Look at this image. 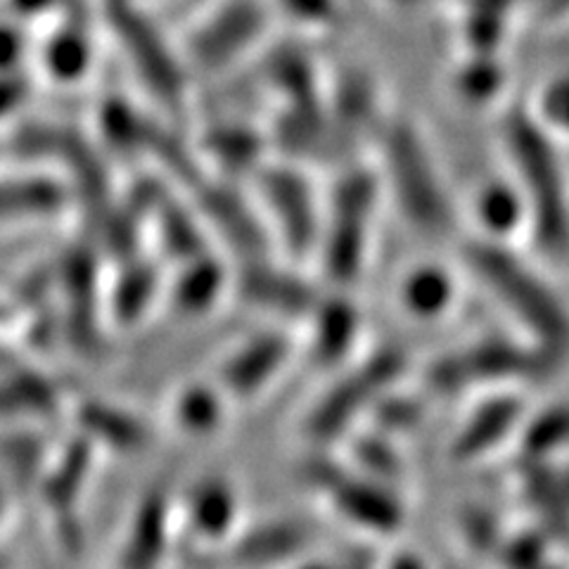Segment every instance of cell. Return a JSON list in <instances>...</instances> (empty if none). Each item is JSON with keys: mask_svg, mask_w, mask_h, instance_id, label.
<instances>
[{"mask_svg": "<svg viewBox=\"0 0 569 569\" xmlns=\"http://www.w3.org/2000/svg\"><path fill=\"white\" fill-rule=\"evenodd\" d=\"M462 259L527 342L553 356L556 361L567 359L569 307L537 266L515 252L512 244L479 238L466 244Z\"/></svg>", "mask_w": 569, "mask_h": 569, "instance_id": "obj_1", "label": "cell"}, {"mask_svg": "<svg viewBox=\"0 0 569 569\" xmlns=\"http://www.w3.org/2000/svg\"><path fill=\"white\" fill-rule=\"evenodd\" d=\"M503 150L510 176L522 188L531 211V240L548 259L569 257V181L550 136L529 110L512 112L503 123Z\"/></svg>", "mask_w": 569, "mask_h": 569, "instance_id": "obj_2", "label": "cell"}, {"mask_svg": "<svg viewBox=\"0 0 569 569\" xmlns=\"http://www.w3.org/2000/svg\"><path fill=\"white\" fill-rule=\"evenodd\" d=\"M382 198L378 167H351L332 183L316 259L332 288L349 290L363 278Z\"/></svg>", "mask_w": 569, "mask_h": 569, "instance_id": "obj_3", "label": "cell"}, {"mask_svg": "<svg viewBox=\"0 0 569 569\" xmlns=\"http://www.w3.org/2000/svg\"><path fill=\"white\" fill-rule=\"evenodd\" d=\"M385 198L395 202L403 221L430 238L453 228V202L443 186L432 148L408 121L382 131V159L378 164Z\"/></svg>", "mask_w": 569, "mask_h": 569, "instance_id": "obj_4", "label": "cell"}, {"mask_svg": "<svg viewBox=\"0 0 569 569\" xmlns=\"http://www.w3.org/2000/svg\"><path fill=\"white\" fill-rule=\"evenodd\" d=\"M408 370L406 353L397 347H382L361 353L337 370L335 382L309 408L305 435L313 447L323 449L345 441L368 420L376 406L397 389Z\"/></svg>", "mask_w": 569, "mask_h": 569, "instance_id": "obj_5", "label": "cell"}, {"mask_svg": "<svg viewBox=\"0 0 569 569\" xmlns=\"http://www.w3.org/2000/svg\"><path fill=\"white\" fill-rule=\"evenodd\" d=\"M560 361L539 347L522 340H477L449 351L427 370V385L437 395H453L468 389L520 387L546 378Z\"/></svg>", "mask_w": 569, "mask_h": 569, "instance_id": "obj_6", "label": "cell"}, {"mask_svg": "<svg viewBox=\"0 0 569 569\" xmlns=\"http://www.w3.org/2000/svg\"><path fill=\"white\" fill-rule=\"evenodd\" d=\"M263 211L292 263L318 259L323 233L326 198L311 178L295 167H276L261 173Z\"/></svg>", "mask_w": 569, "mask_h": 569, "instance_id": "obj_7", "label": "cell"}, {"mask_svg": "<svg viewBox=\"0 0 569 569\" xmlns=\"http://www.w3.org/2000/svg\"><path fill=\"white\" fill-rule=\"evenodd\" d=\"M332 512L363 539H387L406 522V501L399 487H391L353 470L349 462H330L328 477H313Z\"/></svg>", "mask_w": 569, "mask_h": 569, "instance_id": "obj_8", "label": "cell"}, {"mask_svg": "<svg viewBox=\"0 0 569 569\" xmlns=\"http://www.w3.org/2000/svg\"><path fill=\"white\" fill-rule=\"evenodd\" d=\"M529 411L531 408L520 387L491 389V395L472 403L468 416L458 425L447 449L449 460L470 466L491 458L518 439Z\"/></svg>", "mask_w": 569, "mask_h": 569, "instance_id": "obj_9", "label": "cell"}, {"mask_svg": "<svg viewBox=\"0 0 569 569\" xmlns=\"http://www.w3.org/2000/svg\"><path fill=\"white\" fill-rule=\"evenodd\" d=\"M309 320V359L316 368L337 372L359 359L366 328L363 313L345 290L320 297Z\"/></svg>", "mask_w": 569, "mask_h": 569, "instance_id": "obj_10", "label": "cell"}, {"mask_svg": "<svg viewBox=\"0 0 569 569\" xmlns=\"http://www.w3.org/2000/svg\"><path fill=\"white\" fill-rule=\"evenodd\" d=\"M470 219L477 238L496 244H515L531 236V211L522 188L512 176H496L470 198Z\"/></svg>", "mask_w": 569, "mask_h": 569, "instance_id": "obj_11", "label": "cell"}, {"mask_svg": "<svg viewBox=\"0 0 569 569\" xmlns=\"http://www.w3.org/2000/svg\"><path fill=\"white\" fill-rule=\"evenodd\" d=\"M460 301V280L449 263L425 259L397 280V307L416 323H439Z\"/></svg>", "mask_w": 569, "mask_h": 569, "instance_id": "obj_12", "label": "cell"}, {"mask_svg": "<svg viewBox=\"0 0 569 569\" xmlns=\"http://www.w3.org/2000/svg\"><path fill=\"white\" fill-rule=\"evenodd\" d=\"M295 353V342L280 330L261 332L240 347L221 370V382L230 397L249 399L269 389Z\"/></svg>", "mask_w": 569, "mask_h": 569, "instance_id": "obj_13", "label": "cell"}, {"mask_svg": "<svg viewBox=\"0 0 569 569\" xmlns=\"http://www.w3.org/2000/svg\"><path fill=\"white\" fill-rule=\"evenodd\" d=\"M349 439V456L347 462L359 470L361 475H368L372 479H380L385 485L401 487L403 482V458L399 451V439L387 432L370 427L366 432H353Z\"/></svg>", "mask_w": 569, "mask_h": 569, "instance_id": "obj_14", "label": "cell"}, {"mask_svg": "<svg viewBox=\"0 0 569 569\" xmlns=\"http://www.w3.org/2000/svg\"><path fill=\"white\" fill-rule=\"evenodd\" d=\"M518 451L529 460H553L569 449V406L556 403L541 411H529L515 439Z\"/></svg>", "mask_w": 569, "mask_h": 569, "instance_id": "obj_15", "label": "cell"}, {"mask_svg": "<svg viewBox=\"0 0 569 569\" xmlns=\"http://www.w3.org/2000/svg\"><path fill=\"white\" fill-rule=\"evenodd\" d=\"M309 537L307 529L292 522H269L249 531L238 541V553L242 562H288L290 556L307 553Z\"/></svg>", "mask_w": 569, "mask_h": 569, "instance_id": "obj_16", "label": "cell"}, {"mask_svg": "<svg viewBox=\"0 0 569 569\" xmlns=\"http://www.w3.org/2000/svg\"><path fill=\"white\" fill-rule=\"evenodd\" d=\"M192 527L207 531V537L223 539L233 529L238 520V496L221 485H209V491H202L194 498V510L190 512Z\"/></svg>", "mask_w": 569, "mask_h": 569, "instance_id": "obj_17", "label": "cell"}, {"mask_svg": "<svg viewBox=\"0 0 569 569\" xmlns=\"http://www.w3.org/2000/svg\"><path fill=\"white\" fill-rule=\"evenodd\" d=\"M529 112L556 140H569V79L548 83Z\"/></svg>", "mask_w": 569, "mask_h": 569, "instance_id": "obj_18", "label": "cell"}, {"mask_svg": "<svg viewBox=\"0 0 569 569\" xmlns=\"http://www.w3.org/2000/svg\"><path fill=\"white\" fill-rule=\"evenodd\" d=\"M186 427L194 430V427H200V430H213L221 422V399H217L213 395L207 397H192V399H183L181 401V413H178Z\"/></svg>", "mask_w": 569, "mask_h": 569, "instance_id": "obj_19", "label": "cell"}, {"mask_svg": "<svg viewBox=\"0 0 569 569\" xmlns=\"http://www.w3.org/2000/svg\"><path fill=\"white\" fill-rule=\"evenodd\" d=\"M466 529H498V525H496V518H491V515H489V510H475V515H470L468 522H466ZM468 537L472 539L475 531L468 533ZM491 539H493L491 531L477 533V537H475V546H477L479 541H491ZM493 541H496V539H493ZM496 543H498V548H501V541H496Z\"/></svg>", "mask_w": 569, "mask_h": 569, "instance_id": "obj_20", "label": "cell"}]
</instances>
